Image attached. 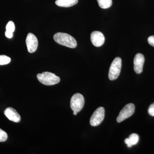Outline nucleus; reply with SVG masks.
Returning a JSON list of instances; mask_svg holds the SVG:
<instances>
[{"mask_svg":"<svg viewBox=\"0 0 154 154\" xmlns=\"http://www.w3.org/2000/svg\"><path fill=\"white\" fill-rule=\"evenodd\" d=\"M54 39L58 44L70 48H75L77 46L76 40L67 33L60 32L56 33L54 36Z\"/></svg>","mask_w":154,"mask_h":154,"instance_id":"obj_1","label":"nucleus"},{"mask_svg":"<svg viewBox=\"0 0 154 154\" xmlns=\"http://www.w3.org/2000/svg\"><path fill=\"white\" fill-rule=\"evenodd\" d=\"M37 78L42 84L48 86L56 85L60 81L59 77L56 75L54 74L48 72L38 74L37 75Z\"/></svg>","mask_w":154,"mask_h":154,"instance_id":"obj_2","label":"nucleus"},{"mask_svg":"<svg viewBox=\"0 0 154 154\" xmlns=\"http://www.w3.org/2000/svg\"><path fill=\"white\" fill-rule=\"evenodd\" d=\"M122 67L121 58L116 57L112 62L109 69L108 77L109 79L113 81L116 79L120 74Z\"/></svg>","mask_w":154,"mask_h":154,"instance_id":"obj_3","label":"nucleus"},{"mask_svg":"<svg viewBox=\"0 0 154 154\" xmlns=\"http://www.w3.org/2000/svg\"><path fill=\"white\" fill-rule=\"evenodd\" d=\"M85 102V99L82 94L78 93L75 94L71 99V108L73 111L79 113L83 109Z\"/></svg>","mask_w":154,"mask_h":154,"instance_id":"obj_4","label":"nucleus"},{"mask_svg":"<svg viewBox=\"0 0 154 154\" xmlns=\"http://www.w3.org/2000/svg\"><path fill=\"white\" fill-rule=\"evenodd\" d=\"M105 110L104 107H99L95 111L91 116L90 119V124L93 126L99 125L105 117Z\"/></svg>","mask_w":154,"mask_h":154,"instance_id":"obj_5","label":"nucleus"},{"mask_svg":"<svg viewBox=\"0 0 154 154\" xmlns=\"http://www.w3.org/2000/svg\"><path fill=\"white\" fill-rule=\"evenodd\" d=\"M135 106L132 103L127 104L121 110L118 116L116 118V121L118 122H121L124 121L131 116L134 113Z\"/></svg>","mask_w":154,"mask_h":154,"instance_id":"obj_6","label":"nucleus"},{"mask_svg":"<svg viewBox=\"0 0 154 154\" xmlns=\"http://www.w3.org/2000/svg\"><path fill=\"white\" fill-rule=\"evenodd\" d=\"M26 44L28 52L32 53L35 52L38 47V42L35 35L32 33H29L26 39Z\"/></svg>","mask_w":154,"mask_h":154,"instance_id":"obj_7","label":"nucleus"},{"mask_svg":"<svg viewBox=\"0 0 154 154\" xmlns=\"http://www.w3.org/2000/svg\"><path fill=\"white\" fill-rule=\"evenodd\" d=\"M91 39L92 44L97 47L103 45L105 41V36L103 33L98 31H93L91 33Z\"/></svg>","mask_w":154,"mask_h":154,"instance_id":"obj_8","label":"nucleus"},{"mask_svg":"<svg viewBox=\"0 0 154 154\" xmlns=\"http://www.w3.org/2000/svg\"><path fill=\"white\" fill-rule=\"evenodd\" d=\"M145 58L143 54L140 53H138L135 55L134 60V70L135 72L137 74L141 73L143 69L144 63Z\"/></svg>","mask_w":154,"mask_h":154,"instance_id":"obj_9","label":"nucleus"},{"mask_svg":"<svg viewBox=\"0 0 154 154\" xmlns=\"http://www.w3.org/2000/svg\"><path fill=\"white\" fill-rule=\"evenodd\" d=\"M5 115L9 120L15 122H19L21 120V116L17 110L12 107L6 108L4 112Z\"/></svg>","mask_w":154,"mask_h":154,"instance_id":"obj_10","label":"nucleus"},{"mask_svg":"<svg viewBox=\"0 0 154 154\" xmlns=\"http://www.w3.org/2000/svg\"><path fill=\"white\" fill-rule=\"evenodd\" d=\"M78 0H57L55 4L59 7L69 8L76 5Z\"/></svg>","mask_w":154,"mask_h":154,"instance_id":"obj_11","label":"nucleus"},{"mask_svg":"<svg viewBox=\"0 0 154 154\" xmlns=\"http://www.w3.org/2000/svg\"><path fill=\"white\" fill-rule=\"evenodd\" d=\"M99 5L102 9L110 8L112 5V0H97Z\"/></svg>","mask_w":154,"mask_h":154,"instance_id":"obj_12","label":"nucleus"},{"mask_svg":"<svg viewBox=\"0 0 154 154\" xmlns=\"http://www.w3.org/2000/svg\"><path fill=\"white\" fill-rule=\"evenodd\" d=\"M129 139L130 141L133 146L137 143L139 140V137L138 135L136 134H132L129 136Z\"/></svg>","mask_w":154,"mask_h":154,"instance_id":"obj_13","label":"nucleus"},{"mask_svg":"<svg viewBox=\"0 0 154 154\" xmlns=\"http://www.w3.org/2000/svg\"><path fill=\"white\" fill-rule=\"evenodd\" d=\"M11 58L5 55H0V65H5L10 63Z\"/></svg>","mask_w":154,"mask_h":154,"instance_id":"obj_14","label":"nucleus"},{"mask_svg":"<svg viewBox=\"0 0 154 154\" xmlns=\"http://www.w3.org/2000/svg\"><path fill=\"white\" fill-rule=\"evenodd\" d=\"M6 31L14 33L15 30V26L14 22L12 21H9L6 25Z\"/></svg>","mask_w":154,"mask_h":154,"instance_id":"obj_15","label":"nucleus"},{"mask_svg":"<svg viewBox=\"0 0 154 154\" xmlns=\"http://www.w3.org/2000/svg\"><path fill=\"white\" fill-rule=\"evenodd\" d=\"M8 137V136L7 133L0 128V142L5 141Z\"/></svg>","mask_w":154,"mask_h":154,"instance_id":"obj_16","label":"nucleus"},{"mask_svg":"<svg viewBox=\"0 0 154 154\" xmlns=\"http://www.w3.org/2000/svg\"><path fill=\"white\" fill-rule=\"evenodd\" d=\"M148 111L150 115L154 116V103L150 105Z\"/></svg>","mask_w":154,"mask_h":154,"instance_id":"obj_17","label":"nucleus"},{"mask_svg":"<svg viewBox=\"0 0 154 154\" xmlns=\"http://www.w3.org/2000/svg\"><path fill=\"white\" fill-rule=\"evenodd\" d=\"M148 42L149 44L154 47V36H149L148 38Z\"/></svg>","mask_w":154,"mask_h":154,"instance_id":"obj_18","label":"nucleus"},{"mask_svg":"<svg viewBox=\"0 0 154 154\" xmlns=\"http://www.w3.org/2000/svg\"><path fill=\"white\" fill-rule=\"evenodd\" d=\"M5 36L7 38H12L13 36V33L11 32H9V31H6L5 33Z\"/></svg>","mask_w":154,"mask_h":154,"instance_id":"obj_19","label":"nucleus"},{"mask_svg":"<svg viewBox=\"0 0 154 154\" xmlns=\"http://www.w3.org/2000/svg\"><path fill=\"white\" fill-rule=\"evenodd\" d=\"M125 143L127 145V146L128 147V148H130L131 147V146H132V145H131L130 141L129 138H128L125 139Z\"/></svg>","mask_w":154,"mask_h":154,"instance_id":"obj_20","label":"nucleus"},{"mask_svg":"<svg viewBox=\"0 0 154 154\" xmlns=\"http://www.w3.org/2000/svg\"><path fill=\"white\" fill-rule=\"evenodd\" d=\"M77 112H76V111H73V114L74 115H76L77 114Z\"/></svg>","mask_w":154,"mask_h":154,"instance_id":"obj_21","label":"nucleus"}]
</instances>
